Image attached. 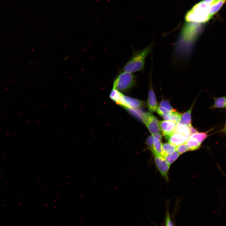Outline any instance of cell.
Here are the masks:
<instances>
[{"label": "cell", "mask_w": 226, "mask_h": 226, "mask_svg": "<svg viewBox=\"0 0 226 226\" xmlns=\"http://www.w3.org/2000/svg\"><path fill=\"white\" fill-rule=\"evenodd\" d=\"M152 46L151 44L142 50L134 51L131 58L123 67L121 72L133 73L143 70L145 58L151 51Z\"/></svg>", "instance_id": "cell-1"}, {"label": "cell", "mask_w": 226, "mask_h": 226, "mask_svg": "<svg viewBox=\"0 0 226 226\" xmlns=\"http://www.w3.org/2000/svg\"><path fill=\"white\" fill-rule=\"evenodd\" d=\"M209 4L203 1L195 5L186 13L185 19L187 22L205 23L210 19L208 9Z\"/></svg>", "instance_id": "cell-2"}, {"label": "cell", "mask_w": 226, "mask_h": 226, "mask_svg": "<svg viewBox=\"0 0 226 226\" xmlns=\"http://www.w3.org/2000/svg\"><path fill=\"white\" fill-rule=\"evenodd\" d=\"M136 83V78L132 73L121 72L115 80L113 88L125 92L130 90Z\"/></svg>", "instance_id": "cell-3"}, {"label": "cell", "mask_w": 226, "mask_h": 226, "mask_svg": "<svg viewBox=\"0 0 226 226\" xmlns=\"http://www.w3.org/2000/svg\"><path fill=\"white\" fill-rule=\"evenodd\" d=\"M141 119L152 135L160 132L159 121L152 114L149 112L143 113Z\"/></svg>", "instance_id": "cell-4"}, {"label": "cell", "mask_w": 226, "mask_h": 226, "mask_svg": "<svg viewBox=\"0 0 226 226\" xmlns=\"http://www.w3.org/2000/svg\"><path fill=\"white\" fill-rule=\"evenodd\" d=\"M154 161L156 167L160 174L162 177L166 181L169 180V170L170 165L161 156L154 155Z\"/></svg>", "instance_id": "cell-5"}, {"label": "cell", "mask_w": 226, "mask_h": 226, "mask_svg": "<svg viewBox=\"0 0 226 226\" xmlns=\"http://www.w3.org/2000/svg\"><path fill=\"white\" fill-rule=\"evenodd\" d=\"M144 103L143 101L123 94L119 105L126 109L139 108L143 106Z\"/></svg>", "instance_id": "cell-6"}, {"label": "cell", "mask_w": 226, "mask_h": 226, "mask_svg": "<svg viewBox=\"0 0 226 226\" xmlns=\"http://www.w3.org/2000/svg\"><path fill=\"white\" fill-rule=\"evenodd\" d=\"M151 73L150 75L149 89L148 92L147 104L149 111L150 112H156L157 108V103L153 88L152 81Z\"/></svg>", "instance_id": "cell-7"}, {"label": "cell", "mask_w": 226, "mask_h": 226, "mask_svg": "<svg viewBox=\"0 0 226 226\" xmlns=\"http://www.w3.org/2000/svg\"><path fill=\"white\" fill-rule=\"evenodd\" d=\"M159 124L163 135L165 138L168 139L173 133L177 123L173 121L165 120L159 121Z\"/></svg>", "instance_id": "cell-8"}, {"label": "cell", "mask_w": 226, "mask_h": 226, "mask_svg": "<svg viewBox=\"0 0 226 226\" xmlns=\"http://www.w3.org/2000/svg\"><path fill=\"white\" fill-rule=\"evenodd\" d=\"M168 139L169 143L176 147L182 145L186 142L184 135L178 133L174 132Z\"/></svg>", "instance_id": "cell-9"}, {"label": "cell", "mask_w": 226, "mask_h": 226, "mask_svg": "<svg viewBox=\"0 0 226 226\" xmlns=\"http://www.w3.org/2000/svg\"><path fill=\"white\" fill-rule=\"evenodd\" d=\"M194 104L193 103L190 108L187 111L181 115L180 118L177 123L189 127L191 125V111Z\"/></svg>", "instance_id": "cell-10"}, {"label": "cell", "mask_w": 226, "mask_h": 226, "mask_svg": "<svg viewBox=\"0 0 226 226\" xmlns=\"http://www.w3.org/2000/svg\"><path fill=\"white\" fill-rule=\"evenodd\" d=\"M225 0H215L209 4L208 13L212 18L221 8Z\"/></svg>", "instance_id": "cell-11"}, {"label": "cell", "mask_w": 226, "mask_h": 226, "mask_svg": "<svg viewBox=\"0 0 226 226\" xmlns=\"http://www.w3.org/2000/svg\"><path fill=\"white\" fill-rule=\"evenodd\" d=\"M176 147L170 143H165L162 145V156L164 159L168 155L171 154L176 151Z\"/></svg>", "instance_id": "cell-12"}, {"label": "cell", "mask_w": 226, "mask_h": 226, "mask_svg": "<svg viewBox=\"0 0 226 226\" xmlns=\"http://www.w3.org/2000/svg\"><path fill=\"white\" fill-rule=\"evenodd\" d=\"M181 115L180 113L174 110L170 111L164 118L165 120L173 121L177 123L180 118Z\"/></svg>", "instance_id": "cell-13"}, {"label": "cell", "mask_w": 226, "mask_h": 226, "mask_svg": "<svg viewBox=\"0 0 226 226\" xmlns=\"http://www.w3.org/2000/svg\"><path fill=\"white\" fill-rule=\"evenodd\" d=\"M162 145L161 141L154 137L153 148L152 152L153 156L156 155L162 157Z\"/></svg>", "instance_id": "cell-14"}, {"label": "cell", "mask_w": 226, "mask_h": 226, "mask_svg": "<svg viewBox=\"0 0 226 226\" xmlns=\"http://www.w3.org/2000/svg\"><path fill=\"white\" fill-rule=\"evenodd\" d=\"M123 94L116 89L113 88L110 94V99L115 102L116 104L119 105L121 99Z\"/></svg>", "instance_id": "cell-15"}, {"label": "cell", "mask_w": 226, "mask_h": 226, "mask_svg": "<svg viewBox=\"0 0 226 226\" xmlns=\"http://www.w3.org/2000/svg\"><path fill=\"white\" fill-rule=\"evenodd\" d=\"M211 108H226V97L223 96L216 99Z\"/></svg>", "instance_id": "cell-16"}, {"label": "cell", "mask_w": 226, "mask_h": 226, "mask_svg": "<svg viewBox=\"0 0 226 226\" xmlns=\"http://www.w3.org/2000/svg\"><path fill=\"white\" fill-rule=\"evenodd\" d=\"M186 143L190 151H194L198 149L200 147L201 144L197 140L189 138Z\"/></svg>", "instance_id": "cell-17"}, {"label": "cell", "mask_w": 226, "mask_h": 226, "mask_svg": "<svg viewBox=\"0 0 226 226\" xmlns=\"http://www.w3.org/2000/svg\"><path fill=\"white\" fill-rule=\"evenodd\" d=\"M174 132L178 133L184 135L188 134L190 135V132L188 127L178 123L174 129Z\"/></svg>", "instance_id": "cell-18"}, {"label": "cell", "mask_w": 226, "mask_h": 226, "mask_svg": "<svg viewBox=\"0 0 226 226\" xmlns=\"http://www.w3.org/2000/svg\"><path fill=\"white\" fill-rule=\"evenodd\" d=\"M207 137V135L206 133L198 132L191 135L189 138L195 139L201 144Z\"/></svg>", "instance_id": "cell-19"}, {"label": "cell", "mask_w": 226, "mask_h": 226, "mask_svg": "<svg viewBox=\"0 0 226 226\" xmlns=\"http://www.w3.org/2000/svg\"><path fill=\"white\" fill-rule=\"evenodd\" d=\"M180 155L176 151H175L171 154L166 155L164 157V159L170 165L178 158Z\"/></svg>", "instance_id": "cell-20"}, {"label": "cell", "mask_w": 226, "mask_h": 226, "mask_svg": "<svg viewBox=\"0 0 226 226\" xmlns=\"http://www.w3.org/2000/svg\"><path fill=\"white\" fill-rule=\"evenodd\" d=\"M189 150L186 142L184 144L176 147V151L180 154Z\"/></svg>", "instance_id": "cell-21"}, {"label": "cell", "mask_w": 226, "mask_h": 226, "mask_svg": "<svg viewBox=\"0 0 226 226\" xmlns=\"http://www.w3.org/2000/svg\"><path fill=\"white\" fill-rule=\"evenodd\" d=\"M170 111L161 106L158 107L156 111L158 114L163 118Z\"/></svg>", "instance_id": "cell-22"}, {"label": "cell", "mask_w": 226, "mask_h": 226, "mask_svg": "<svg viewBox=\"0 0 226 226\" xmlns=\"http://www.w3.org/2000/svg\"><path fill=\"white\" fill-rule=\"evenodd\" d=\"M153 139L154 137L152 135L148 137L146 141V144L148 147V148L152 152H153Z\"/></svg>", "instance_id": "cell-23"}, {"label": "cell", "mask_w": 226, "mask_h": 226, "mask_svg": "<svg viewBox=\"0 0 226 226\" xmlns=\"http://www.w3.org/2000/svg\"><path fill=\"white\" fill-rule=\"evenodd\" d=\"M159 105L171 111L174 110L170 104L169 101L167 100H162L160 102Z\"/></svg>", "instance_id": "cell-24"}, {"label": "cell", "mask_w": 226, "mask_h": 226, "mask_svg": "<svg viewBox=\"0 0 226 226\" xmlns=\"http://www.w3.org/2000/svg\"><path fill=\"white\" fill-rule=\"evenodd\" d=\"M164 224L166 226H173L174 225L171 219L168 207L166 210Z\"/></svg>", "instance_id": "cell-25"}, {"label": "cell", "mask_w": 226, "mask_h": 226, "mask_svg": "<svg viewBox=\"0 0 226 226\" xmlns=\"http://www.w3.org/2000/svg\"><path fill=\"white\" fill-rule=\"evenodd\" d=\"M190 132V135L191 134H195L197 133L198 132L191 125L188 127Z\"/></svg>", "instance_id": "cell-26"}, {"label": "cell", "mask_w": 226, "mask_h": 226, "mask_svg": "<svg viewBox=\"0 0 226 226\" xmlns=\"http://www.w3.org/2000/svg\"><path fill=\"white\" fill-rule=\"evenodd\" d=\"M152 135L154 137L156 138L159 141H161L162 138V136L160 134V133Z\"/></svg>", "instance_id": "cell-27"}, {"label": "cell", "mask_w": 226, "mask_h": 226, "mask_svg": "<svg viewBox=\"0 0 226 226\" xmlns=\"http://www.w3.org/2000/svg\"><path fill=\"white\" fill-rule=\"evenodd\" d=\"M215 0H203V1L204 2L208 3L209 4H211Z\"/></svg>", "instance_id": "cell-28"}, {"label": "cell", "mask_w": 226, "mask_h": 226, "mask_svg": "<svg viewBox=\"0 0 226 226\" xmlns=\"http://www.w3.org/2000/svg\"><path fill=\"white\" fill-rule=\"evenodd\" d=\"M222 131L223 132V133H224L226 135V123H225V126H224L222 130Z\"/></svg>", "instance_id": "cell-29"}, {"label": "cell", "mask_w": 226, "mask_h": 226, "mask_svg": "<svg viewBox=\"0 0 226 226\" xmlns=\"http://www.w3.org/2000/svg\"></svg>", "instance_id": "cell-30"}]
</instances>
